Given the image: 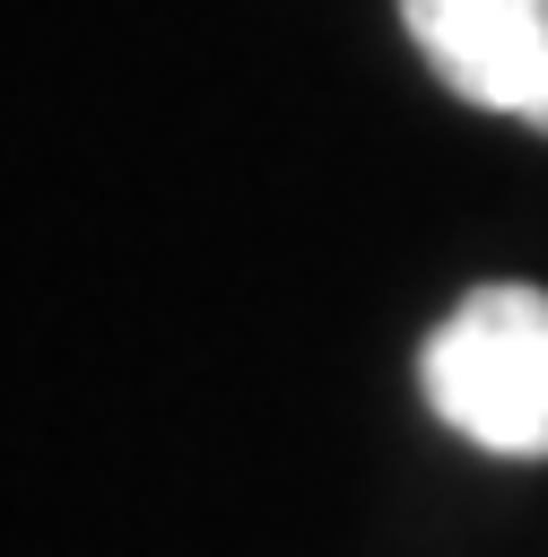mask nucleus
I'll return each instance as SVG.
<instances>
[{
  "mask_svg": "<svg viewBox=\"0 0 548 557\" xmlns=\"http://www.w3.org/2000/svg\"><path fill=\"white\" fill-rule=\"evenodd\" d=\"M426 409L478 453L548 461V287H470L418 348Z\"/></svg>",
  "mask_w": 548,
  "mask_h": 557,
  "instance_id": "1",
  "label": "nucleus"
},
{
  "mask_svg": "<svg viewBox=\"0 0 548 557\" xmlns=\"http://www.w3.org/2000/svg\"><path fill=\"white\" fill-rule=\"evenodd\" d=\"M400 26L461 104L548 131V0H400Z\"/></svg>",
  "mask_w": 548,
  "mask_h": 557,
  "instance_id": "2",
  "label": "nucleus"
}]
</instances>
